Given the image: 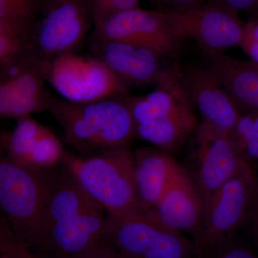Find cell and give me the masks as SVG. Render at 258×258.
<instances>
[{"label": "cell", "instance_id": "d6986e66", "mask_svg": "<svg viewBox=\"0 0 258 258\" xmlns=\"http://www.w3.org/2000/svg\"><path fill=\"white\" fill-rule=\"evenodd\" d=\"M208 69L232 97L241 113L258 112V64L220 55Z\"/></svg>", "mask_w": 258, "mask_h": 258}, {"label": "cell", "instance_id": "83f0119b", "mask_svg": "<svg viewBox=\"0 0 258 258\" xmlns=\"http://www.w3.org/2000/svg\"><path fill=\"white\" fill-rule=\"evenodd\" d=\"M168 5L167 8L176 9H189L201 6L203 0H162Z\"/></svg>", "mask_w": 258, "mask_h": 258}, {"label": "cell", "instance_id": "4fadbf2b", "mask_svg": "<svg viewBox=\"0 0 258 258\" xmlns=\"http://www.w3.org/2000/svg\"><path fill=\"white\" fill-rule=\"evenodd\" d=\"M47 61L33 50L1 67L0 115L20 119L47 109L50 101L45 88Z\"/></svg>", "mask_w": 258, "mask_h": 258}, {"label": "cell", "instance_id": "8fae6325", "mask_svg": "<svg viewBox=\"0 0 258 258\" xmlns=\"http://www.w3.org/2000/svg\"><path fill=\"white\" fill-rule=\"evenodd\" d=\"M92 42L120 41L147 47L161 58L175 57L185 39L174 32L159 10L136 8L95 24Z\"/></svg>", "mask_w": 258, "mask_h": 258}, {"label": "cell", "instance_id": "cb8c5ba5", "mask_svg": "<svg viewBox=\"0 0 258 258\" xmlns=\"http://www.w3.org/2000/svg\"><path fill=\"white\" fill-rule=\"evenodd\" d=\"M198 258H258V252L237 233L225 243L199 254Z\"/></svg>", "mask_w": 258, "mask_h": 258}, {"label": "cell", "instance_id": "f1b7e54d", "mask_svg": "<svg viewBox=\"0 0 258 258\" xmlns=\"http://www.w3.org/2000/svg\"><path fill=\"white\" fill-rule=\"evenodd\" d=\"M91 258H120L119 256L113 250L109 247V248L106 249V250L103 251L101 253L97 254V255L94 256V257Z\"/></svg>", "mask_w": 258, "mask_h": 258}, {"label": "cell", "instance_id": "4dcf8cb0", "mask_svg": "<svg viewBox=\"0 0 258 258\" xmlns=\"http://www.w3.org/2000/svg\"><path fill=\"white\" fill-rule=\"evenodd\" d=\"M254 1H255L256 5H257V8H258V0H254Z\"/></svg>", "mask_w": 258, "mask_h": 258}, {"label": "cell", "instance_id": "7a4b0ae2", "mask_svg": "<svg viewBox=\"0 0 258 258\" xmlns=\"http://www.w3.org/2000/svg\"><path fill=\"white\" fill-rule=\"evenodd\" d=\"M125 100L133 118L134 138L169 154L182 147L196 128L195 104L177 64L168 67L152 92L125 96Z\"/></svg>", "mask_w": 258, "mask_h": 258}, {"label": "cell", "instance_id": "7402d4cb", "mask_svg": "<svg viewBox=\"0 0 258 258\" xmlns=\"http://www.w3.org/2000/svg\"><path fill=\"white\" fill-rule=\"evenodd\" d=\"M32 50L30 43L14 31L0 25V66H8Z\"/></svg>", "mask_w": 258, "mask_h": 258}, {"label": "cell", "instance_id": "484cf974", "mask_svg": "<svg viewBox=\"0 0 258 258\" xmlns=\"http://www.w3.org/2000/svg\"><path fill=\"white\" fill-rule=\"evenodd\" d=\"M256 172V171H255ZM238 234L258 252V173L248 208Z\"/></svg>", "mask_w": 258, "mask_h": 258}, {"label": "cell", "instance_id": "603a6c76", "mask_svg": "<svg viewBox=\"0 0 258 258\" xmlns=\"http://www.w3.org/2000/svg\"><path fill=\"white\" fill-rule=\"evenodd\" d=\"M0 258H35L3 215L0 220Z\"/></svg>", "mask_w": 258, "mask_h": 258}, {"label": "cell", "instance_id": "9c48e42d", "mask_svg": "<svg viewBox=\"0 0 258 258\" xmlns=\"http://www.w3.org/2000/svg\"><path fill=\"white\" fill-rule=\"evenodd\" d=\"M186 164L183 166L198 188L203 208L222 185L249 164L236 152L230 134L203 120L194 136Z\"/></svg>", "mask_w": 258, "mask_h": 258}, {"label": "cell", "instance_id": "f546056e", "mask_svg": "<svg viewBox=\"0 0 258 258\" xmlns=\"http://www.w3.org/2000/svg\"><path fill=\"white\" fill-rule=\"evenodd\" d=\"M252 114V118H253V128L254 133L258 137V112H251Z\"/></svg>", "mask_w": 258, "mask_h": 258}, {"label": "cell", "instance_id": "5bb4252c", "mask_svg": "<svg viewBox=\"0 0 258 258\" xmlns=\"http://www.w3.org/2000/svg\"><path fill=\"white\" fill-rule=\"evenodd\" d=\"M91 50L125 86L157 83L168 69L152 50L128 42H92Z\"/></svg>", "mask_w": 258, "mask_h": 258}, {"label": "cell", "instance_id": "2e32d148", "mask_svg": "<svg viewBox=\"0 0 258 258\" xmlns=\"http://www.w3.org/2000/svg\"><path fill=\"white\" fill-rule=\"evenodd\" d=\"M1 139L6 157L29 169H49L60 157V140L52 131L30 116L18 119L14 130L2 135Z\"/></svg>", "mask_w": 258, "mask_h": 258}, {"label": "cell", "instance_id": "44dd1931", "mask_svg": "<svg viewBox=\"0 0 258 258\" xmlns=\"http://www.w3.org/2000/svg\"><path fill=\"white\" fill-rule=\"evenodd\" d=\"M232 146L241 159L250 164L258 161V137L251 112L242 115L230 135Z\"/></svg>", "mask_w": 258, "mask_h": 258}, {"label": "cell", "instance_id": "30bf717a", "mask_svg": "<svg viewBox=\"0 0 258 258\" xmlns=\"http://www.w3.org/2000/svg\"><path fill=\"white\" fill-rule=\"evenodd\" d=\"M159 11L177 35L192 39L210 58L240 45L244 25L237 13L222 5L210 3L189 9L165 8Z\"/></svg>", "mask_w": 258, "mask_h": 258}, {"label": "cell", "instance_id": "ba28073f", "mask_svg": "<svg viewBox=\"0 0 258 258\" xmlns=\"http://www.w3.org/2000/svg\"><path fill=\"white\" fill-rule=\"evenodd\" d=\"M46 79L66 101L78 104L125 94L128 91L127 86L98 57L75 52L48 60Z\"/></svg>", "mask_w": 258, "mask_h": 258}, {"label": "cell", "instance_id": "6da1fadb", "mask_svg": "<svg viewBox=\"0 0 258 258\" xmlns=\"http://www.w3.org/2000/svg\"><path fill=\"white\" fill-rule=\"evenodd\" d=\"M107 221L105 209L64 171L27 246L35 258H91L110 247Z\"/></svg>", "mask_w": 258, "mask_h": 258}, {"label": "cell", "instance_id": "52a82bcc", "mask_svg": "<svg viewBox=\"0 0 258 258\" xmlns=\"http://www.w3.org/2000/svg\"><path fill=\"white\" fill-rule=\"evenodd\" d=\"M255 179V171L249 164L222 185L203 207L201 227L193 239L198 254L225 243L238 233Z\"/></svg>", "mask_w": 258, "mask_h": 258}, {"label": "cell", "instance_id": "8992f818", "mask_svg": "<svg viewBox=\"0 0 258 258\" xmlns=\"http://www.w3.org/2000/svg\"><path fill=\"white\" fill-rule=\"evenodd\" d=\"M57 177L49 170L18 165L8 157L0 161V206L13 231L28 244L50 200Z\"/></svg>", "mask_w": 258, "mask_h": 258}, {"label": "cell", "instance_id": "7c38bea8", "mask_svg": "<svg viewBox=\"0 0 258 258\" xmlns=\"http://www.w3.org/2000/svg\"><path fill=\"white\" fill-rule=\"evenodd\" d=\"M41 13L30 46L46 60L75 52L93 24L88 0H47Z\"/></svg>", "mask_w": 258, "mask_h": 258}, {"label": "cell", "instance_id": "d4e9b609", "mask_svg": "<svg viewBox=\"0 0 258 258\" xmlns=\"http://www.w3.org/2000/svg\"><path fill=\"white\" fill-rule=\"evenodd\" d=\"M139 0H88L93 25L126 10L138 8Z\"/></svg>", "mask_w": 258, "mask_h": 258}, {"label": "cell", "instance_id": "5b68a950", "mask_svg": "<svg viewBox=\"0 0 258 258\" xmlns=\"http://www.w3.org/2000/svg\"><path fill=\"white\" fill-rule=\"evenodd\" d=\"M106 240L120 258H198L192 239L144 210L108 215Z\"/></svg>", "mask_w": 258, "mask_h": 258}, {"label": "cell", "instance_id": "e0dca14e", "mask_svg": "<svg viewBox=\"0 0 258 258\" xmlns=\"http://www.w3.org/2000/svg\"><path fill=\"white\" fill-rule=\"evenodd\" d=\"M151 212L166 225L185 235L189 234L192 240L198 235L203 203L196 185L181 164Z\"/></svg>", "mask_w": 258, "mask_h": 258}, {"label": "cell", "instance_id": "ac0fdd59", "mask_svg": "<svg viewBox=\"0 0 258 258\" xmlns=\"http://www.w3.org/2000/svg\"><path fill=\"white\" fill-rule=\"evenodd\" d=\"M133 176L139 208L151 212L174 175L179 164L161 149L142 148L134 153Z\"/></svg>", "mask_w": 258, "mask_h": 258}, {"label": "cell", "instance_id": "ffe728a7", "mask_svg": "<svg viewBox=\"0 0 258 258\" xmlns=\"http://www.w3.org/2000/svg\"><path fill=\"white\" fill-rule=\"evenodd\" d=\"M47 1L0 0V25L14 31L30 45L37 16Z\"/></svg>", "mask_w": 258, "mask_h": 258}, {"label": "cell", "instance_id": "3957f363", "mask_svg": "<svg viewBox=\"0 0 258 258\" xmlns=\"http://www.w3.org/2000/svg\"><path fill=\"white\" fill-rule=\"evenodd\" d=\"M47 110L63 129L67 143L85 157L129 147L134 138L125 94L82 104L51 98Z\"/></svg>", "mask_w": 258, "mask_h": 258}, {"label": "cell", "instance_id": "277c9868", "mask_svg": "<svg viewBox=\"0 0 258 258\" xmlns=\"http://www.w3.org/2000/svg\"><path fill=\"white\" fill-rule=\"evenodd\" d=\"M134 153L125 147L84 157L66 152L62 163L107 215L118 216L142 210L134 188Z\"/></svg>", "mask_w": 258, "mask_h": 258}, {"label": "cell", "instance_id": "9a60e30c", "mask_svg": "<svg viewBox=\"0 0 258 258\" xmlns=\"http://www.w3.org/2000/svg\"><path fill=\"white\" fill-rule=\"evenodd\" d=\"M181 75L203 121L231 135L242 113L220 81L208 68H190Z\"/></svg>", "mask_w": 258, "mask_h": 258}, {"label": "cell", "instance_id": "4316f807", "mask_svg": "<svg viewBox=\"0 0 258 258\" xmlns=\"http://www.w3.org/2000/svg\"><path fill=\"white\" fill-rule=\"evenodd\" d=\"M239 46L250 57V61L258 64V19L250 20L244 25Z\"/></svg>", "mask_w": 258, "mask_h": 258}]
</instances>
